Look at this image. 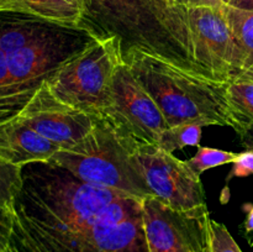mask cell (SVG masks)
<instances>
[{
  "label": "cell",
  "instance_id": "cell-25",
  "mask_svg": "<svg viewBox=\"0 0 253 252\" xmlns=\"http://www.w3.org/2000/svg\"><path fill=\"white\" fill-rule=\"evenodd\" d=\"M244 225H245V231H246V234H251V232H253V205L249 208L246 221H245Z\"/></svg>",
  "mask_w": 253,
  "mask_h": 252
},
{
  "label": "cell",
  "instance_id": "cell-29",
  "mask_svg": "<svg viewBox=\"0 0 253 252\" xmlns=\"http://www.w3.org/2000/svg\"><path fill=\"white\" fill-rule=\"evenodd\" d=\"M81 1H82V0H81Z\"/></svg>",
  "mask_w": 253,
  "mask_h": 252
},
{
  "label": "cell",
  "instance_id": "cell-18",
  "mask_svg": "<svg viewBox=\"0 0 253 252\" xmlns=\"http://www.w3.org/2000/svg\"><path fill=\"white\" fill-rule=\"evenodd\" d=\"M21 168L0 158V205L12 207L17 193L21 189Z\"/></svg>",
  "mask_w": 253,
  "mask_h": 252
},
{
  "label": "cell",
  "instance_id": "cell-24",
  "mask_svg": "<svg viewBox=\"0 0 253 252\" xmlns=\"http://www.w3.org/2000/svg\"><path fill=\"white\" fill-rule=\"evenodd\" d=\"M227 5H231L237 9L253 10V0H231Z\"/></svg>",
  "mask_w": 253,
  "mask_h": 252
},
{
  "label": "cell",
  "instance_id": "cell-27",
  "mask_svg": "<svg viewBox=\"0 0 253 252\" xmlns=\"http://www.w3.org/2000/svg\"><path fill=\"white\" fill-rule=\"evenodd\" d=\"M2 2H4V0H0V11L2 10Z\"/></svg>",
  "mask_w": 253,
  "mask_h": 252
},
{
  "label": "cell",
  "instance_id": "cell-4",
  "mask_svg": "<svg viewBox=\"0 0 253 252\" xmlns=\"http://www.w3.org/2000/svg\"><path fill=\"white\" fill-rule=\"evenodd\" d=\"M124 61L156 101L168 126L198 121L204 126H226L239 135L249 128L230 101L227 82L190 73L137 48L124 54Z\"/></svg>",
  "mask_w": 253,
  "mask_h": 252
},
{
  "label": "cell",
  "instance_id": "cell-6",
  "mask_svg": "<svg viewBox=\"0 0 253 252\" xmlns=\"http://www.w3.org/2000/svg\"><path fill=\"white\" fill-rule=\"evenodd\" d=\"M124 62L121 41L98 37L82 53L64 64L48 82L51 93L62 103L99 118L111 103L114 77Z\"/></svg>",
  "mask_w": 253,
  "mask_h": 252
},
{
  "label": "cell",
  "instance_id": "cell-28",
  "mask_svg": "<svg viewBox=\"0 0 253 252\" xmlns=\"http://www.w3.org/2000/svg\"><path fill=\"white\" fill-rule=\"evenodd\" d=\"M2 252H11V251H10V247H9V249L5 250V251H2Z\"/></svg>",
  "mask_w": 253,
  "mask_h": 252
},
{
  "label": "cell",
  "instance_id": "cell-5",
  "mask_svg": "<svg viewBox=\"0 0 253 252\" xmlns=\"http://www.w3.org/2000/svg\"><path fill=\"white\" fill-rule=\"evenodd\" d=\"M73 147L57 151L49 162L64 168L82 182L120 190L140 199L150 197L132 161V152L104 119Z\"/></svg>",
  "mask_w": 253,
  "mask_h": 252
},
{
  "label": "cell",
  "instance_id": "cell-19",
  "mask_svg": "<svg viewBox=\"0 0 253 252\" xmlns=\"http://www.w3.org/2000/svg\"><path fill=\"white\" fill-rule=\"evenodd\" d=\"M212 252H242L227 227L215 220L210 221Z\"/></svg>",
  "mask_w": 253,
  "mask_h": 252
},
{
  "label": "cell",
  "instance_id": "cell-1",
  "mask_svg": "<svg viewBox=\"0 0 253 252\" xmlns=\"http://www.w3.org/2000/svg\"><path fill=\"white\" fill-rule=\"evenodd\" d=\"M11 252H148L143 199L82 182L52 162L22 166Z\"/></svg>",
  "mask_w": 253,
  "mask_h": 252
},
{
  "label": "cell",
  "instance_id": "cell-11",
  "mask_svg": "<svg viewBox=\"0 0 253 252\" xmlns=\"http://www.w3.org/2000/svg\"><path fill=\"white\" fill-rule=\"evenodd\" d=\"M221 6L189 7L187 11L195 41L211 63L217 78L227 82L244 71L245 57L235 41Z\"/></svg>",
  "mask_w": 253,
  "mask_h": 252
},
{
  "label": "cell",
  "instance_id": "cell-3",
  "mask_svg": "<svg viewBox=\"0 0 253 252\" xmlns=\"http://www.w3.org/2000/svg\"><path fill=\"white\" fill-rule=\"evenodd\" d=\"M98 37L83 26L1 10L0 46L7 52L9 78L0 98V124L17 118L42 84Z\"/></svg>",
  "mask_w": 253,
  "mask_h": 252
},
{
  "label": "cell",
  "instance_id": "cell-12",
  "mask_svg": "<svg viewBox=\"0 0 253 252\" xmlns=\"http://www.w3.org/2000/svg\"><path fill=\"white\" fill-rule=\"evenodd\" d=\"M59 146L35 132L17 119L0 124V158L22 167L32 162H48Z\"/></svg>",
  "mask_w": 253,
  "mask_h": 252
},
{
  "label": "cell",
  "instance_id": "cell-10",
  "mask_svg": "<svg viewBox=\"0 0 253 252\" xmlns=\"http://www.w3.org/2000/svg\"><path fill=\"white\" fill-rule=\"evenodd\" d=\"M17 120L59 146L61 150L81 142L94 127L91 116L62 103L49 90L47 82L17 116Z\"/></svg>",
  "mask_w": 253,
  "mask_h": 252
},
{
  "label": "cell",
  "instance_id": "cell-8",
  "mask_svg": "<svg viewBox=\"0 0 253 252\" xmlns=\"http://www.w3.org/2000/svg\"><path fill=\"white\" fill-rule=\"evenodd\" d=\"M132 161L155 197L178 211L208 208L203 183L187 161L178 160L160 146H141L132 152Z\"/></svg>",
  "mask_w": 253,
  "mask_h": 252
},
{
  "label": "cell",
  "instance_id": "cell-7",
  "mask_svg": "<svg viewBox=\"0 0 253 252\" xmlns=\"http://www.w3.org/2000/svg\"><path fill=\"white\" fill-rule=\"evenodd\" d=\"M99 118L131 151L141 146H158L162 132L169 127L161 109L125 61L114 77L110 105Z\"/></svg>",
  "mask_w": 253,
  "mask_h": 252
},
{
  "label": "cell",
  "instance_id": "cell-9",
  "mask_svg": "<svg viewBox=\"0 0 253 252\" xmlns=\"http://www.w3.org/2000/svg\"><path fill=\"white\" fill-rule=\"evenodd\" d=\"M142 216L148 252H212L208 208L178 211L148 197Z\"/></svg>",
  "mask_w": 253,
  "mask_h": 252
},
{
  "label": "cell",
  "instance_id": "cell-22",
  "mask_svg": "<svg viewBox=\"0 0 253 252\" xmlns=\"http://www.w3.org/2000/svg\"><path fill=\"white\" fill-rule=\"evenodd\" d=\"M178 5L183 7H200V6H211L219 7L222 5L221 0H174Z\"/></svg>",
  "mask_w": 253,
  "mask_h": 252
},
{
  "label": "cell",
  "instance_id": "cell-2",
  "mask_svg": "<svg viewBox=\"0 0 253 252\" xmlns=\"http://www.w3.org/2000/svg\"><path fill=\"white\" fill-rule=\"evenodd\" d=\"M82 4L83 26L99 37H118L123 56L137 48L190 73L220 81L195 41L187 7L174 0H82Z\"/></svg>",
  "mask_w": 253,
  "mask_h": 252
},
{
  "label": "cell",
  "instance_id": "cell-15",
  "mask_svg": "<svg viewBox=\"0 0 253 252\" xmlns=\"http://www.w3.org/2000/svg\"><path fill=\"white\" fill-rule=\"evenodd\" d=\"M229 98L234 108L250 126L253 125V69H244L227 81Z\"/></svg>",
  "mask_w": 253,
  "mask_h": 252
},
{
  "label": "cell",
  "instance_id": "cell-20",
  "mask_svg": "<svg viewBox=\"0 0 253 252\" xmlns=\"http://www.w3.org/2000/svg\"><path fill=\"white\" fill-rule=\"evenodd\" d=\"M253 174V148L239 153L235 162L232 163L231 172L229 173L226 182L232 178H245Z\"/></svg>",
  "mask_w": 253,
  "mask_h": 252
},
{
  "label": "cell",
  "instance_id": "cell-13",
  "mask_svg": "<svg viewBox=\"0 0 253 252\" xmlns=\"http://www.w3.org/2000/svg\"><path fill=\"white\" fill-rule=\"evenodd\" d=\"M2 10L24 12L56 24L83 26L81 0H4Z\"/></svg>",
  "mask_w": 253,
  "mask_h": 252
},
{
  "label": "cell",
  "instance_id": "cell-14",
  "mask_svg": "<svg viewBox=\"0 0 253 252\" xmlns=\"http://www.w3.org/2000/svg\"><path fill=\"white\" fill-rule=\"evenodd\" d=\"M221 7L245 57V69H253V10L237 9L227 4Z\"/></svg>",
  "mask_w": 253,
  "mask_h": 252
},
{
  "label": "cell",
  "instance_id": "cell-17",
  "mask_svg": "<svg viewBox=\"0 0 253 252\" xmlns=\"http://www.w3.org/2000/svg\"><path fill=\"white\" fill-rule=\"evenodd\" d=\"M237 156H239V153L230 152V151H222L217 150V148L199 146L197 153L190 160H188L187 163L190 169L200 177L202 173L210 169V168L219 167V166L227 165V163L232 165L237 158Z\"/></svg>",
  "mask_w": 253,
  "mask_h": 252
},
{
  "label": "cell",
  "instance_id": "cell-16",
  "mask_svg": "<svg viewBox=\"0 0 253 252\" xmlns=\"http://www.w3.org/2000/svg\"><path fill=\"white\" fill-rule=\"evenodd\" d=\"M203 127L204 125L198 121L169 126L161 135L158 146L169 153H173L177 150H182L187 146L199 147Z\"/></svg>",
  "mask_w": 253,
  "mask_h": 252
},
{
  "label": "cell",
  "instance_id": "cell-21",
  "mask_svg": "<svg viewBox=\"0 0 253 252\" xmlns=\"http://www.w3.org/2000/svg\"><path fill=\"white\" fill-rule=\"evenodd\" d=\"M12 225H14V210H12V207L0 205V252L9 249Z\"/></svg>",
  "mask_w": 253,
  "mask_h": 252
},
{
  "label": "cell",
  "instance_id": "cell-23",
  "mask_svg": "<svg viewBox=\"0 0 253 252\" xmlns=\"http://www.w3.org/2000/svg\"><path fill=\"white\" fill-rule=\"evenodd\" d=\"M240 141H241V145L244 146L246 150L253 148V125L250 126L244 133L240 135Z\"/></svg>",
  "mask_w": 253,
  "mask_h": 252
},
{
  "label": "cell",
  "instance_id": "cell-26",
  "mask_svg": "<svg viewBox=\"0 0 253 252\" xmlns=\"http://www.w3.org/2000/svg\"><path fill=\"white\" fill-rule=\"evenodd\" d=\"M222 1V4H229L230 1H231V0H221Z\"/></svg>",
  "mask_w": 253,
  "mask_h": 252
}]
</instances>
